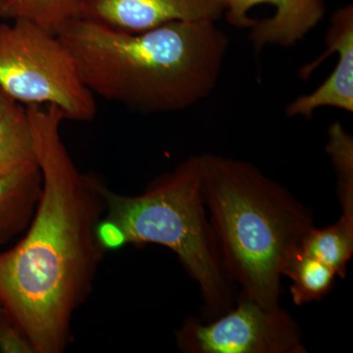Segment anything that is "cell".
Wrapping results in <instances>:
<instances>
[{
  "label": "cell",
  "instance_id": "6da1fadb",
  "mask_svg": "<svg viewBox=\"0 0 353 353\" xmlns=\"http://www.w3.org/2000/svg\"><path fill=\"white\" fill-rule=\"evenodd\" d=\"M25 108L43 190L24 238L0 252V301L36 353H61L73 341L72 319L106 252L95 236L105 204L101 180L81 174L62 141L63 112Z\"/></svg>",
  "mask_w": 353,
  "mask_h": 353
},
{
  "label": "cell",
  "instance_id": "7a4b0ae2",
  "mask_svg": "<svg viewBox=\"0 0 353 353\" xmlns=\"http://www.w3.org/2000/svg\"><path fill=\"white\" fill-rule=\"evenodd\" d=\"M57 36L92 94L143 113L176 112L208 99L229 48L212 21L131 32L76 18Z\"/></svg>",
  "mask_w": 353,
  "mask_h": 353
},
{
  "label": "cell",
  "instance_id": "3957f363",
  "mask_svg": "<svg viewBox=\"0 0 353 353\" xmlns=\"http://www.w3.org/2000/svg\"><path fill=\"white\" fill-rule=\"evenodd\" d=\"M199 157L204 202L230 280L241 296L280 307L285 267L315 228L312 211L250 162Z\"/></svg>",
  "mask_w": 353,
  "mask_h": 353
},
{
  "label": "cell",
  "instance_id": "277c9868",
  "mask_svg": "<svg viewBox=\"0 0 353 353\" xmlns=\"http://www.w3.org/2000/svg\"><path fill=\"white\" fill-rule=\"evenodd\" d=\"M103 218L120 228L128 243H154L170 250L199 287L201 319L212 321L230 310L238 289L228 276L202 192L199 157L157 176L145 192L123 196L99 181Z\"/></svg>",
  "mask_w": 353,
  "mask_h": 353
},
{
  "label": "cell",
  "instance_id": "5b68a950",
  "mask_svg": "<svg viewBox=\"0 0 353 353\" xmlns=\"http://www.w3.org/2000/svg\"><path fill=\"white\" fill-rule=\"evenodd\" d=\"M0 88L18 103L55 106L65 119L90 122L97 116L94 94L67 46L28 21L0 22Z\"/></svg>",
  "mask_w": 353,
  "mask_h": 353
},
{
  "label": "cell",
  "instance_id": "8992f818",
  "mask_svg": "<svg viewBox=\"0 0 353 353\" xmlns=\"http://www.w3.org/2000/svg\"><path fill=\"white\" fill-rule=\"evenodd\" d=\"M175 338L185 353L308 352L303 332L288 311L265 308L240 294L233 307L212 321L185 318Z\"/></svg>",
  "mask_w": 353,
  "mask_h": 353
},
{
  "label": "cell",
  "instance_id": "52a82bcc",
  "mask_svg": "<svg viewBox=\"0 0 353 353\" xmlns=\"http://www.w3.org/2000/svg\"><path fill=\"white\" fill-rule=\"evenodd\" d=\"M325 0H226L225 17L239 29L250 28L253 48H290L321 22Z\"/></svg>",
  "mask_w": 353,
  "mask_h": 353
},
{
  "label": "cell",
  "instance_id": "ba28073f",
  "mask_svg": "<svg viewBox=\"0 0 353 353\" xmlns=\"http://www.w3.org/2000/svg\"><path fill=\"white\" fill-rule=\"evenodd\" d=\"M225 10L226 0H82L78 18L139 32L176 21L217 22Z\"/></svg>",
  "mask_w": 353,
  "mask_h": 353
},
{
  "label": "cell",
  "instance_id": "9c48e42d",
  "mask_svg": "<svg viewBox=\"0 0 353 353\" xmlns=\"http://www.w3.org/2000/svg\"><path fill=\"white\" fill-rule=\"evenodd\" d=\"M327 50L314 61L299 71L301 78L308 79L334 52L338 63L331 75L316 90L294 99L285 108L289 117L311 118L316 109L333 108L353 112V6L341 7L332 15L327 31Z\"/></svg>",
  "mask_w": 353,
  "mask_h": 353
},
{
  "label": "cell",
  "instance_id": "30bf717a",
  "mask_svg": "<svg viewBox=\"0 0 353 353\" xmlns=\"http://www.w3.org/2000/svg\"><path fill=\"white\" fill-rule=\"evenodd\" d=\"M43 190L39 166L0 176V245L31 224Z\"/></svg>",
  "mask_w": 353,
  "mask_h": 353
},
{
  "label": "cell",
  "instance_id": "8fae6325",
  "mask_svg": "<svg viewBox=\"0 0 353 353\" xmlns=\"http://www.w3.org/2000/svg\"><path fill=\"white\" fill-rule=\"evenodd\" d=\"M301 252L321 260L338 277L345 278L353 254V215L341 213L332 226L313 228L304 239Z\"/></svg>",
  "mask_w": 353,
  "mask_h": 353
},
{
  "label": "cell",
  "instance_id": "7c38bea8",
  "mask_svg": "<svg viewBox=\"0 0 353 353\" xmlns=\"http://www.w3.org/2000/svg\"><path fill=\"white\" fill-rule=\"evenodd\" d=\"M39 166L31 123L19 105L0 122V176Z\"/></svg>",
  "mask_w": 353,
  "mask_h": 353
},
{
  "label": "cell",
  "instance_id": "4fadbf2b",
  "mask_svg": "<svg viewBox=\"0 0 353 353\" xmlns=\"http://www.w3.org/2000/svg\"><path fill=\"white\" fill-rule=\"evenodd\" d=\"M82 0H0V19L25 20L58 34L78 18Z\"/></svg>",
  "mask_w": 353,
  "mask_h": 353
},
{
  "label": "cell",
  "instance_id": "5bb4252c",
  "mask_svg": "<svg viewBox=\"0 0 353 353\" xmlns=\"http://www.w3.org/2000/svg\"><path fill=\"white\" fill-rule=\"evenodd\" d=\"M284 277L292 281L290 296L296 305L320 301L333 289L336 272L321 260L299 250L290 260Z\"/></svg>",
  "mask_w": 353,
  "mask_h": 353
},
{
  "label": "cell",
  "instance_id": "9a60e30c",
  "mask_svg": "<svg viewBox=\"0 0 353 353\" xmlns=\"http://www.w3.org/2000/svg\"><path fill=\"white\" fill-rule=\"evenodd\" d=\"M326 152L336 172L341 213L353 215V137L340 122L329 128Z\"/></svg>",
  "mask_w": 353,
  "mask_h": 353
},
{
  "label": "cell",
  "instance_id": "2e32d148",
  "mask_svg": "<svg viewBox=\"0 0 353 353\" xmlns=\"http://www.w3.org/2000/svg\"><path fill=\"white\" fill-rule=\"evenodd\" d=\"M0 352L36 353L28 336L6 311L0 314Z\"/></svg>",
  "mask_w": 353,
  "mask_h": 353
},
{
  "label": "cell",
  "instance_id": "e0dca14e",
  "mask_svg": "<svg viewBox=\"0 0 353 353\" xmlns=\"http://www.w3.org/2000/svg\"><path fill=\"white\" fill-rule=\"evenodd\" d=\"M19 104L0 88V122L10 115Z\"/></svg>",
  "mask_w": 353,
  "mask_h": 353
},
{
  "label": "cell",
  "instance_id": "ac0fdd59",
  "mask_svg": "<svg viewBox=\"0 0 353 353\" xmlns=\"http://www.w3.org/2000/svg\"><path fill=\"white\" fill-rule=\"evenodd\" d=\"M4 308L3 306H2L1 301H0V314H1L2 312H3Z\"/></svg>",
  "mask_w": 353,
  "mask_h": 353
}]
</instances>
